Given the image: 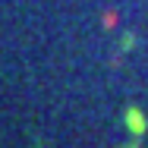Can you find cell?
I'll return each mask as SVG.
<instances>
[{
  "label": "cell",
  "instance_id": "1",
  "mask_svg": "<svg viewBox=\"0 0 148 148\" xmlns=\"http://www.w3.org/2000/svg\"><path fill=\"white\" fill-rule=\"evenodd\" d=\"M123 117H126L129 129H132L136 136H142V132H145V117H142V110H139V107H126V114H123Z\"/></svg>",
  "mask_w": 148,
  "mask_h": 148
},
{
  "label": "cell",
  "instance_id": "2",
  "mask_svg": "<svg viewBox=\"0 0 148 148\" xmlns=\"http://www.w3.org/2000/svg\"><path fill=\"white\" fill-rule=\"evenodd\" d=\"M132 148H136V145H132Z\"/></svg>",
  "mask_w": 148,
  "mask_h": 148
}]
</instances>
